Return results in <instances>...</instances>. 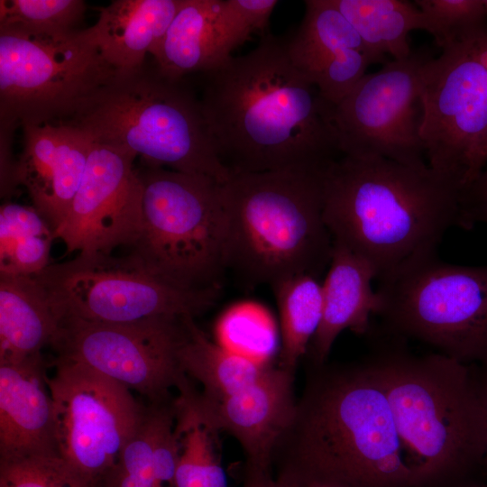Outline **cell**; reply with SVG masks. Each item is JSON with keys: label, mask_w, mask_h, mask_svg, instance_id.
I'll return each mask as SVG.
<instances>
[{"label": "cell", "mask_w": 487, "mask_h": 487, "mask_svg": "<svg viewBox=\"0 0 487 487\" xmlns=\"http://www.w3.org/2000/svg\"><path fill=\"white\" fill-rule=\"evenodd\" d=\"M207 129L231 173L326 167L339 152L328 103L265 33L246 54L202 74Z\"/></svg>", "instance_id": "obj_1"}, {"label": "cell", "mask_w": 487, "mask_h": 487, "mask_svg": "<svg viewBox=\"0 0 487 487\" xmlns=\"http://www.w3.org/2000/svg\"><path fill=\"white\" fill-rule=\"evenodd\" d=\"M463 189L427 164L341 156L326 169L324 219L333 244L369 262L377 279L436 252L462 227Z\"/></svg>", "instance_id": "obj_2"}, {"label": "cell", "mask_w": 487, "mask_h": 487, "mask_svg": "<svg viewBox=\"0 0 487 487\" xmlns=\"http://www.w3.org/2000/svg\"><path fill=\"white\" fill-rule=\"evenodd\" d=\"M314 367L283 437L292 439L286 466L349 487H418L370 356Z\"/></svg>", "instance_id": "obj_3"}, {"label": "cell", "mask_w": 487, "mask_h": 487, "mask_svg": "<svg viewBox=\"0 0 487 487\" xmlns=\"http://www.w3.org/2000/svg\"><path fill=\"white\" fill-rule=\"evenodd\" d=\"M370 358L382 379L408 465L418 487H438L483 465L486 426L471 365L416 355L382 334Z\"/></svg>", "instance_id": "obj_4"}, {"label": "cell", "mask_w": 487, "mask_h": 487, "mask_svg": "<svg viewBox=\"0 0 487 487\" xmlns=\"http://www.w3.org/2000/svg\"><path fill=\"white\" fill-rule=\"evenodd\" d=\"M328 166L231 173L222 184L226 267L244 286H271L299 274L319 278L329 265Z\"/></svg>", "instance_id": "obj_5"}, {"label": "cell", "mask_w": 487, "mask_h": 487, "mask_svg": "<svg viewBox=\"0 0 487 487\" xmlns=\"http://www.w3.org/2000/svg\"><path fill=\"white\" fill-rule=\"evenodd\" d=\"M91 141L135 154L141 161L203 175L224 184L231 176L212 142L199 97L152 59L115 71L68 117Z\"/></svg>", "instance_id": "obj_6"}, {"label": "cell", "mask_w": 487, "mask_h": 487, "mask_svg": "<svg viewBox=\"0 0 487 487\" xmlns=\"http://www.w3.org/2000/svg\"><path fill=\"white\" fill-rule=\"evenodd\" d=\"M142 218L130 254L168 283L220 292L227 271L222 184L142 162Z\"/></svg>", "instance_id": "obj_7"}, {"label": "cell", "mask_w": 487, "mask_h": 487, "mask_svg": "<svg viewBox=\"0 0 487 487\" xmlns=\"http://www.w3.org/2000/svg\"><path fill=\"white\" fill-rule=\"evenodd\" d=\"M378 280L380 332L487 365V264L450 263L432 252Z\"/></svg>", "instance_id": "obj_8"}, {"label": "cell", "mask_w": 487, "mask_h": 487, "mask_svg": "<svg viewBox=\"0 0 487 487\" xmlns=\"http://www.w3.org/2000/svg\"><path fill=\"white\" fill-rule=\"evenodd\" d=\"M115 73L90 27L52 38L0 26V121L55 124Z\"/></svg>", "instance_id": "obj_9"}, {"label": "cell", "mask_w": 487, "mask_h": 487, "mask_svg": "<svg viewBox=\"0 0 487 487\" xmlns=\"http://www.w3.org/2000/svg\"><path fill=\"white\" fill-rule=\"evenodd\" d=\"M420 99L426 161L464 190L487 164V34L429 57Z\"/></svg>", "instance_id": "obj_10"}, {"label": "cell", "mask_w": 487, "mask_h": 487, "mask_svg": "<svg viewBox=\"0 0 487 487\" xmlns=\"http://www.w3.org/2000/svg\"><path fill=\"white\" fill-rule=\"evenodd\" d=\"M32 276L61 320L127 324L159 317H195L212 307L219 294L177 288L130 253H78Z\"/></svg>", "instance_id": "obj_11"}, {"label": "cell", "mask_w": 487, "mask_h": 487, "mask_svg": "<svg viewBox=\"0 0 487 487\" xmlns=\"http://www.w3.org/2000/svg\"><path fill=\"white\" fill-rule=\"evenodd\" d=\"M188 317H159L127 324L64 318L51 344L56 358L84 364L144 397L172 400L191 385L181 364Z\"/></svg>", "instance_id": "obj_12"}, {"label": "cell", "mask_w": 487, "mask_h": 487, "mask_svg": "<svg viewBox=\"0 0 487 487\" xmlns=\"http://www.w3.org/2000/svg\"><path fill=\"white\" fill-rule=\"evenodd\" d=\"M46 382L52 399L60 455L92 487L117 462L144 405L131 390L93 369L55 358Z\"/></svg>", "instance_id": "obj_13"}, {"label": "cell", "mask_w": 487, "mask_h": 487, "mask_svg": "<svg viewBox=\"0 0 487 487\" xmlns=\"http://www.w3.org/2000/svg\"><path fill=\"white\" fill-rule=\"evenodd\" d=\"M429 56L412 52L367 73L335 106L333 122L342 156L427 164L420 137L421 70Z\"/></svg>", "instance_id": "obj_14"}, {"label": "cell", "mask_w": 487, "mask_h": 487, "mask_svg": "<svg viewBox=\"0 0 487 487\" xmlns=\"http://www.w3.org/2000/svg\"><path fill=\"white\" fill-rule=\"evenodd\" d=\"M136 157L90 140L82 181L54 232L69 253L109 254L118 246L133 244L142 218V185L133 166Z\"/></svg>", "instance_id": "obj_15"}, {"label": "cell", "mask_w": 487, "mask_h": 487, "mask_svg": "<svg viewBox=\"0 0 487 487\" xmlns=\"http://www.w3.org/2000/svg\"><path fill=\"white\" fill-rule=\"evenodd\" d=\"M277 5L276 0H182L150 55L176 78L207 73L231 58L253 32L264 33Z\"/></svg>", "instance_id": "obj_16"}, {"label": "cell", "mask_w": 487, "mask_h": 487, "mask_svg": "<svg viewBox=\"0 0 487 487\" xmlns=\"http://www.w3.org/2000/svg\"><path fill=\"white\" fill-rule=\"evenodd\" d=\"M188 393L212 427L238 441L246 470L270 471L296 414L292 372L271 367L253 385L220 400L204 398L193 387Z\"/></svg>", "instance_id": "obj_17"}, {"label": "cell", "mask_w": 487, "mask_h": 487, "mask_svg": "<svg viewBox=\"0 0 487 487\" xmlns=\"http://www.w3.org/2000/svg\"><path fill=\"white\" fill-rule=\"evenodd\" d=\"M297 32L285 40L289 58L331 105H337L380 63L331 0L305 1Z\"/></svg>", "instance_id": "obj_18"}, {"label": "cell", "mask_w": 487, "mask_h": 487, "mask_svg": "<svg viewBox=\"0 0 487 487\" xmlns=\"http://www.w3.org/2000/svg\"><path fill=\"white\" fill-rule=\"evenodd\" d=\"M23 146L16 164L17 185L53 231L65 219L87 167L90 140L63 124L23 125Z\"/></svg>", "instance_id": "obj_19"}, {"label": "cell", "mask_w": 487, "mask_h": 487, "mask_svg": "<svg viewBox=\"0 0 487 487\" xmlns=\"http://www.w3.org/2000/svg\"><path fill=\"white\" fill-rule=\"evenodd\" d=\"M60 455L41 355L0 364V460Z\"/></svg>", "instance_id": "obj_20"}, {"label": "cell", "mask_w": 487, "mask_h": 487, "mask_svg": "<svg viewBox=\"0 0 487 487\" xmlns=\"http://www.w3.org/2000/svg\"><path fill=\"white\" fill-rule=\"evenodd\" d=\"M373 279L377 275L369 262L333 244L328 271L322 282V318L307 353L314 366L326 363L335 339L344 330L357 335L371 330V317L379 309V298L372 288Z\"/></svg>", "instance_id": "obj_21"}, {"label": "cell", "mask_w": 487, "mask_h": 487, "mask_svg": "<svg viewBox=\"0 0 487 487\" xmlns=\"http://www.w3.org/2000/svg\"><path fill=\"white\" fill-rule=\"evenodd\" d=\"M182 0H114L98 7L90 26L104 60L115 71L142 66L165 35Z\"/></svg>", "instance_id": "obj_22"}, {"label": "cell", "mask_w": 487, "mask_h": 487, "mask_svg": "<svg viewBox=\"0 0 487 487\" xmlns=\"http://www.w3.org/2000/svg\"><path fill=\"white\" fill-rule=\"evenodd\" d=\"M175 399L144 405L121 455L97 487H175Z\"/></svg>", "instance_id": "obj_23"}, {"label": "cell", "mask_w": 487, "mask_h": 487, "mask_svg": "<svg viewBox=\"0 0 487 487\" xmlns=\"http://www.w3.org/2000/svg\"><path fill=\"white\" fill-rule=\"evenodd\" d=\"M60 321L33 276L0 275V364L41 355Z\"/></svg>", "instance_id": "obj_24"}, {"label": "cell", "mask_w": 487, "mask_h": 487, "mask_svg": "<svg viewBox=\"0 0 487 487\" xmlns=\"http://www.w3.org/2000/svg\"><path fill=\"white\" fill-rule=\"evenodd\" d=\"M187 325L181 364L186 375L202 386L199 394L204 398L220 400L235 394L255 383L271 368L211 341L194 317H188Z\"/></svg>", "instance_id": "obj_25"}, {"label": "cell", "mask_w": 487, "mask_h": 487, "mask_svg": "<svg viewBox=\"0 0 487 487\" xmlns=\"http://www.w3.org/2000/svg\"><path fill=\"white\" fill-rule=\"evenodd\" d=\"M358 33L370 53L383 65L387 56L399 60L412 51L409 34L425 31V18L406 0H331Z\"/></svg>", "instance_id": "obj_26"}, {"label": "cell", "mask_w": 487, "mask_h": 487, "mask_svg": "<svg viewBox=\"0 0 487 487\" xmlns=\"http://www.w3.org/2000/svg\"><path fill=\"white\" fill-rule=\"evenodd\" d=\"M188 391L175 399V487H228L217 447L219 432L196 408Z\"/></svg>", "instance_id": "obj_27"}, {"label": "cell", "mask_w": 487, "mask_h": 487, "mask_svg": "<svg viewBox=\"0 0 487 487\" xmlns=\"http://www.w3.org/2000/svg\"><path fill=\"white\" fill-rule=\"evenodd\" d=\"M281 330V367L294 372L308 353L322 318V282L308 274L285 278L271 286Z\"/></svg>", "instance_id": "obj_28"}, {"label": "cell", "mask_w": 487, "mask_h": 487, "mask_svg": "<svg viewBox=\"0 0 487 487\" xmlns=\"http://www.w3.org/2000/svg\"><path fill=\"white\" fill-rule=\"evenodd\" d=\"M54 231L33 207L5 202L0 207V275L32 276L50 265Z\"/></svg>", "instance_id": "obj_29"}, {"label": "cell", "mask_w": 487, "mask_h": 487, "mask_svg": "<svg viewBox=\"0 0 487 487\" xmlns=\"http://www.w3.org/2000/svg\"><path fill=\"white\" fill-rule=\"evenodd\" d=\"M85 11L82 0H1L0 26L60 38L78 30Z\"/></svg>", "instance_id": "obj_30"}, {"label": "cell", "mask_w": 487, "mask_h": 487, "mask_svg": "<svg viewBox=\"0 0 487 487\" xmlns=\"http://www.w3.org/2000/svg\"><path fill=\"white\" fill-rule=\"evenodd\" d=\"M425 18V31L443 51L487 34V9L483 0H416Z\"/></svg>", "instance_id": "obj_31"}, {"label": "cell", "mask_w": 487, "mask_h": 487, "mask_svg": "<svg viewBox=\"0 0 487 487\" xmlns=\"http://www.w3.org/2000/svg\"><path fill=\"white\" fill-rule=\"evenodd\" d=\"M0 487H92L60 455L0 460Z\"/></svg>", "instance_id": "obj_32"}, {"label": "cell", "mask_w": 487, "mask_h": 487, "mask_svg": "<svg viewBox=\"0 0 487 487\" xmlns=\"http://www.w3.org/2000/svg\"><path fill=\"white\" fill-rule=\"evenodd\" d=\"M17 125L7 122L0 121V177H1V197L7 198L15 191L16 164L17 161L12 154L13 136Z\"/></svg>", "instance_id": "obj_33"}, {"label": "cell", "mask_w": 487, "mask_h": 487, "mask_svg": "<svg viewBox=\"0 0 487 487\" xmlns=\"http://www.w3.org/2000/svg\"><path fill=\"white\" fill-rule=\"evenodd\" d=\"M298 474L290 468L285 467L277 477L271 471L246 470L243 487H295Z\"/></svg>", "instance_id": "obj_34"}, {"label": "cell", "mask_w": 487, "mask_h": 487, "mask_svg": "<svg viewBox=\"0 0 487 487\" xmlns=\"http://www.w3.org/2000/svg\"><path fill=\"white\" fill-rule=\"evenodd\" d=\"M487 208V170L463 192L464 221L468 216L481 209Z\"/></svg>", "instance_id": "obj_35"}, {"label": "cell", "mask_w": 487, "mask_h": 487, "mask_svg": "<svg viewBox=\"0 0 487 487\" xmlns=\"http://www.w3.org/2000/svg\"><path fill=\"white\" fill-rule=\"evenodd\" d=\"M476 389L482 407L486 426V450L483 465L487 468V365L471 364Z\"/></svg>", "instance_id": "obj_36"}, {"label": "cell", "mask_w": 487, "mask_h": 487, "mask_svg": "<svg viewBox=\"0 0 487 487\" xmlns=\"http://www.w3.org/2000/svg\"><path fill=\"white\" fill-rule=\"evenodd\" d=\"M297 474L298 482L295 487H349L331 480L301 476L298 473Z\"/></svg>", "instance_id": "obj_37"}, {"label": "cell", "mask_w": 487, "mask_h": 487, "mask_svg": "<svg viewBox=\"0 0 487 487\" xmlns=\"http://www.w3.org/2000/svg\"><path fill=\"white\" fill-rule=\"evenodd\" d=\"M477 223H485L487 224V208L478 210L471 214L467 219L468 228H472Z\"/></svg>", "instance_id": "obj_38"}, {"label": "cell", "mask_w": 487, "mask_h": 487, "mask_svg": "<svg viewBox=\"0 0 487 487\" xmlns=\"http://www.w3.org/2000/svg\"><path fill=\"white\" fill-rule=\"evenodd\" d=\"M462 487H487V485H482V484H470V485H464Z\"/></svg>", "instance_id": "obj_39"}, {"label": "cell", "mask_w": 487, "mask_h": 487, "mask_svg": "<svg viewBox=\"0 0 487 487\" xmlns=\"http://www.w3.org/2000/svg\"><path fill=\"white\" fill-rule=\"evenodd\" d=\"M483 4H484V5H485V7L487 9V0H483Z\"/></svg>", "instance_id": "obj_40"}]
</instances>
